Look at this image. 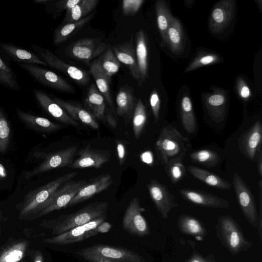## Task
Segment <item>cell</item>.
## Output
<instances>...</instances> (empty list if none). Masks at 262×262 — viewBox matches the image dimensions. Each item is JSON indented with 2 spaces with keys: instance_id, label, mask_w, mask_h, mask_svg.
Returning <instances> with one entry per match:
<instances>
[{
  "instance_id": "7c38bea8",
  "label": "cell",
  "mask_w": 262,
  "mask_h": 262,
  "mask_svg": "<svg viewBox=\"0 0 262 262\" xmlns=\"http://www.w3.org/2000/svg\"><path fill=\"white\" fill-rule=\"evenodd\" d=\"M143 210L139 199L132 198L124 213L122 224L124 229L133 235L144 236L149 234L148 225L142 214Z\"/></svg>"
},
{
  "instance_id": "ee69618b",
  "label": "cell",
  "mask_w": 262,
  "mask_h": 262,
  "mask_svg": "<svg viewBox=\"0 0 262 262\" xmlns=\"http://www.w3.org/2000/svg\"><path fill=\"white\" fill-rule=\"evenodd\" d=\"M220 60L219 57L214 54H207L196 57L186 68L184 73L192 71L199 67L215 63Z\"/></svg>"
},
{
  "instance_id": "5b68a950",
  "label": "cell",
  "mask_w": 262,
  "mask_h": 262,
  "mask_svg": "<svg viewBox=\"0 0 262 262\" xmlns=\"http://www.w3.org/2000/svg\"><path fill=\"white\" fill-rule=\"evenodd\" d=\"M86 183L87 181L84 180L67 181L27 220L38 218L68 207L73 198Z\"/></svg>"
},
{
  "instance_id": "f35d334b",
  "label": "cell",
  "mask_w": 262,
  "mask_h": 262,
  "mask_svg": "<svg viewBox=\"0 0 262 262\" xmlns=\"http://www.w3.org/2000/svg\"><path fill=\"white\" fill-rule=\"evenodd\" d=\"M0 85L14 91L21 89L16 73L1 56Z\"/></svg>"
},
{
  "instance_id": "d6986e66",
  "label": "cell",
  "mask_w": 262,
  "mask_h": 262,
  "mask_svg": "<svg viewBox=\"0 0 262 262\" xmlns=\"http://www.w3.org/2000/svg\"><path fill=\"white\" fill-rule=\"evenodd\" d=\"M113 183L111 175L102 174L93 178L78 191L68 207L72 206L86 201L93 195L104 190Z\"/></svg>"
},
{
  "instance_id": "11a10c76",
  "label": "cell",
  "mask_w": 262,
  "mask_h": 262,
  "mask_svg": "<svg viewBox=\"0 0 262 262\" xmlns=\"http://www.w3.org/2000/svg\"><path fill=\"white\" fill-rule=\"evenodd\" d=\"M33 262H43V256L40 251L36 252Z\"/></svg>"
},
{
  "instance_id": "44dd1931",
  "label": "cell",
  "mask_w": 262,
  "mask_h": 262,
  "mask_svg": "<svg viewBox=\"0 0 262 262\" xmlns=\"http://www.w3.org/2000/svg\"><path fill=\"white\" fill-rule=\"evenodd\" d=\"M112 50L120 62L126 66L129 69L133 77L137 81L140 85L142 81L140 75L135 49L130 43H121L116 45L112 47Z\"/></svg>"
},
{
  "instance_id": "816d5d0a",
  "label": "cell",
  "mask_w": 262,
  "mask_h": 262,
  "mask_svg": "<svg viewBox=\"0 0 262 262\" xmlns=\"http://www.w3.org/2000/svg\"><path fill=\"white\" fill-rule=\"evenodd\" d=\"M112 227L111 224L107 222H103L97 228L98 233H105L108 232Z\"/></svg>"
},
{
  "instance_id": "484cf974",
  "label": "cell",
  "mask_w": 262,
  "mask_h": 262,
  "mask_svg": "<svg viewBox=\"0 0 262 262\" xmlns=\"http://www.w3.org/2000/svg\"><path fill=\"white\" fill-rule=\"evenodd\" d=\"M117 114L127 122L133 115L135 105L133 91L127 86L121 88L116 98Z\"/></svg>"
},
{
  "instance_id": "6da1fadb",
  "label": "cell",
  "mask_w": 262,
  "mask_h": 262,
  "mask_svg": "<svg viewBox=\"0 0 262 262\" xmlns=\"http://www.w3.org/2000/svg\"><path fill=\"white\" fill-rule=\"evenodd\" d=\"M108 207V203L106 202L92 203L74 213L61 215L56 220L43 222L40 226L52 229V234L57 235L106 215Z\"/></svg>"
},
{
  "instance_id": "f1b7e54d",
  "label": "cell",
  "mask_w": 262,
  "mask_h": 262,
  "mask_svg": "<svg viewBox=\"0 0 262 262\" xmlns=\"http://www.w3.org/2000/svg\"><path fill=\"white\" fill-rule=\"evenodd\" d=\"M136 56L142 82L148 73V49L144 32L140 30L136 36Z\"/></svg>"
},
{
  "instance_id": "7bdbcfd3",
  "label": "cell",
  "mask_w": 262,
  "mask_h": 262,
  "mask_svg": "<svg viewBox=\"0 0 262 262\" xmlns=\"http://www.w3.org/2000/svg\"><path fill=\"white\" fill-rule=\"evenodd\" d=\"M10 127L4 112L0 107V152H5L10 144Z\"/></svg>"
},
{
  "instance_id": "836d02e7",
  "label": "cell",
  "mask_w": 262,
  "mask_h": 262,
  "mask_svg": "<svg viewBox=\"0 0 262 262\" xmlns=\"http://www.w3.org/2000/svg\"><path fill=\"white\" fill-rule=\"evenodd\" d=\"M226 102L225 96L220 93L213 94L207 98L206 105L210 117L215 122L219 123L224 120Z\"/></svg>"
},
{
  "instance_id": "ab89813d",
  "label": "cell",
  "mask_w": 262,
  "mask_h": 262,
  "mask_svg": "<svg viewBox=\"0 0 262 262\" xmlns=\"http://www.w3.org/2000/svg\"><path fill=\"white\" fill-rule=\"evenodd\" d=\"M146 108L141 99L135 105L133 115V129L136 139H138L142 133L146 122Z\"/></svg>"
},
{
  "instance_id": "f6af8a7d",
  "label": "cell",
  "mask_w": 262,
  "mask_h": 262,
  "mask_svg": "<svg viewBox=\"0 0 262 262\" xmlns=\"http://www.w3.org/2000/svg\"><path fill=\"white\" fill-rule=\"evenodd\" d=\"M144 0H124L122 3V10L124 15H134L139 11Z\"/></svg>"
},
{
  "instance_id": "7dc6e473",
  "label": "cell",
  "mask_w": 262,
  "mask_h": 262,
  "mask_svg": "<svg viewBox=\"0 0 262 262\" xmlns=\"http://www.w3.org/2000/svg\"><path fill=\"white\" fill-rule=\"evenodd\" d=\"M258 185L259 187L260 191V199H259V212L258 214V221L257 228L258 229V234L259 235L260 238L262 237V182L260 180L258 182Z\"/></svg>"
},
{
  "instance_id": "7402d4cb",
  "label": "cell",
  "mask_w": 262,
  "mask_h": 262,
  "mask_svg": "<svg viewBox=\"0 0 262 262\" xmlns=\"http://www.w3.org/2000/svg\"><path fill=\"white\" fill-rule=\"evenodd\" d=\"M262 127L257 121L244 135L242 140V147L246 156L252 160L256 158L257 153L261 148Z\"/></svg>"
},
{
  "instance_id": "83f0119b",
  "label": "cell",
  "mask_w": 262,
  "mask_h": 262,
  "mask_svg": "<svg viewBox=\"0 0 262 262\" xmlns=\"http://www.w3.org/2000/svg\"><path fill=\"white\" fill-rule=\"evenodd\" d=\"M167 43L173 53H181L184 48V38L183 28L179 19L172 17L166 33Z\"/></svg>"
},
{
  "instance_id": "ba28073f",
  "label": "cell",
  "mask_w": 262,
  "mask_h": 262,
  "mask_svg": "<svg viewBox=\"0 0 262 262\" xmlns=\"http://www.w3.org/2000/svg\"><path fill=\"white\" fill-rule=\"evenodd\" d=\"M106 219V215L97 217L81 226L73 228L62 233L45 238L46 244L65 245L81 242L97 234L96 228Z\"/></svg>"
},
{
  "instance_id": "ac0fdd59",
  "label": "cell",
  "mask_w": 262,
  "mask_h": 262,
  "mask_svg": "<svg viewBox=\"0 0 262 262\" xmlns=\"http://www.w3.org/2000/svg\"><path fill=\"white\" fill-rule=\"evenodd\" d=\"M78 158L73 161L69 167L84 168L88 167L100 168L110 159V152L108 150L93 148L86 145L78 153Z\"/></svg>"
},
{
  "instance_id": "db71d44e",
  "label": "cell",
  "mask_w": 262,
  "mask_h": 262,
  "mask_svg": "<svg viewBox=\"0 0 262 262\" xmlns=\"http://www.w3.org/2000/svg\"><path fill=\"white\" fill-rule=\"evenodd\" d=\"M142 159L143 161L148 164L151 163L153 160L152 154L150 152H145L143 154Z\"/></svg>"
},
{
  "instance_id": "8d00e7d4",
  "label": "cell",
  "mask_w": 262,
  "mask_h": 262,
  "mask_svg": "<svg viewBox=\"0 0 262 262\" xmlns=\"http://www.w3.org/2000/svg\"><path fill=\"white\" fill-rule=\"evenodd\" d=\"M178 227L184 234L204 236L206 231L201 223L196 219L187 215H181L178 220Z\"/></svg>"
},
{
  "instance_id": "52a82bcc",
  "label": "cell",
  "mask_w": 262,
  "mask_h": 262,
  "mask_svg": "<svg viewBox=\"0 0 262 262\" xmlns=\"http://www.w3.org/2000/svg\"><path fill=\"white\" fill-rule=\"evenodd\" d=\"M219 222L222 241L231 253L237 254L251 246L252 243L245 239L240 228L230 216H222Z\"/></svg>"
},
{
  "instance_id": "d4e9b609",
  "label": "cell",
  "mask_w": 262,
  "mask_h": 262,
  "mask_svg": "<svg viewBox=\"0 0 262 262\" xmlns=\"http://www.w3.org/2000/svg\"><path fill=\"white\" fill-rule=\"evenodd\" d=\"M84 108L95 119L102 120L104 118L105 100L98 90L96 85L92 84L84 101Z\"/></svg>"
},
{
  "instance_id": "4dcf8cb0",
  "label": "cell",
  "mask_w": 262,
  "mask_h": 262,
  "mask_svg": "<svg viewBox=\"0 0 262 262\" xmlns=\"http://www.w3.org/2000/svg\"><path fill=\"white\" fill-rule=\"evenodd\" d=\"M188 170L194 177L210 186L222 189H229L231 188L230 183L205 169L189 166Z\"/></svg>"
},
{
  "instance_id": "4316f807",
  "label": "cell",
  "mask_w": 262,
  "mask_h": 262,
  "mask_svg": "<svg viewBox=\"0 0 262 262\" xmlns=\"http://www.w3.org/2000/svg\"><path fill=\"white\" fill-rule=\"evenodd\" d=\"M94 15L95 13H91L78 21L61 24L54 30L53 45L57 46L66 41L90 21Z\"/></svg>"
},
{
  "instance_id": "4fadbf2b",
  "label": "cell",
  "mask_w": 262,
  "mask_h": 262,
  "mask_svg": "<svg viewBox=\"0 0 262 262\" xmlns=\"http://www.w3.org/2000/svg\"><path fill=\"white\" fill-rule=\"evenodd\" d=\"M233 184L237 200L241 208L249 223L257 227L258 213L254 197L245 182L236 173L233 176Z\"/></svg>"
},
{
  "instance_id": "1f68e13d",
  "label": "cell",
  "mask_w": 262,
  "mask_h": 262,
  "mask_svg": "<svg viewBox=\"0 0 262 262\" xmlns=\"http://www.w3.org/2000/svg\"><path fill=\"white\" fill-rule=\"evenodd\" d=\"M90 72L95 81L98 90L104 97L105 101H106L109 106L114 110V106L111 95L109 85L110 79L102 71L96 60L94 61L91 64Z\"/></svg>"
},
{
  "instance_id": "3957f363",
  "label": "cell",
  "mask_w": 262,
  "mask_h": 262,
  "mask_svg": "<svg viewBox=\"0 0 262 262\" xmlns=\"http://www.w3.org/2000/svg\"><path fill=\"white\" fill-rule=\"evenodd\" d=\"M77 254L89 262H146L134 251L106 245H96L82 249Z\"/></svg>"
},
{
  "instance_id": "681fc988",
  "label": "cell",
  "mask_w": 262,
  "mask_h": 262,
  "mask_svg": "<svg viewBox=\"0 0 262 262\" xmlns=\"http://www.w3.org/2000/svg\"><path fill=\"white\" fill-rule=\"evenodd\" d=\"M186 262H215L213 256L210 255L204 257L198 253H193Z\"/></svg>"
},
{
  "instance_id": "9f6ffc18",
  "label": "cell",
  "mask_w": 262,
  "mask_h": 262,
  "mask_svg": "<svg viewBox=\"0 0 262 262\" xmlns=\"http://www.w3.org/2000/svg\"><path fill=\"white\" fill-rule=\"evenodd\" d=\"M7 171L4 166L0 163V179H4L7 177Z\"/></svg>"
},
{
  "instance_id": "8992f818",
  "label": "cell",
  "mask_w": 262,
  "mask_h": 262,
  "mask_svg": "<svg viewBox=\"0 0 262 262\" xmlns=\"http://www.w3.org/2000/svg\"><path fill=\"white\" fill-rule=\"evenodd\" d=\"M31 48L48 66L68 76L79 85L84 86L89 83L90 77L86 71L66 63L48 49L34 43Z\"/></svg>"
},
{
  "instance_id": "9a60e30c",
  "label": "cell",
  "mask_w": 262,
  "mask_h": 262,
  "mask_svg": "<svg viewBox=\"0 0 262 262\" xmlns=\"http://www.w3.org/2000/svg\"><path fill=\"white\" fill-rule=\"evenodd\" d=\"M0 56L6 62L48 66L35 53L9 43H0Z\"/></svg>"
},
{
  "instance_id": "f907efd6",
  "label": "cell",
  "mask_w": 262,
  "mask_h": 262,
  "mask_svg": "<svg viewBox=\"0 0 262 262\" xmlns=\"http://www.w3.org/2000/svg\"><path fill=\"white\" fill-rule=\"evenodd\" d=\"M239 94L243 99H248L251 96V91L249 88L243 82H241L238 89Z\"/></svg>"
},
{
  "instance_id": "5bb4252c",
  "label": "cell",
  "mask_w": 262,
  "mask_h": 262,
  "mask_svg": "<svg viewBox=\"0 0 262 262\" xmlns=\"http://www.w3.org/2000/svg\"><path fill=\"white\" fill-rule=\"evenodd\" d=\"M151 200L163 219L167 218L171 210L178 206L168 189L157 180H151L147 185Z\"/></svg>"
},
{
  "instance_id": "74e56055",
  "label": "cell",
  "mask_w": 262,
  "mask_h": 262,
  "mask_svg": "<svg viewBox=\"0 0 262 262\" xmlns=\"http://www.w3.org/2000/svg\"><path fill=\"white\" fill-rule=\"evenodd\" d=\"M96 61L102 71L109 79L118 72L120 67V62L111 48L107 49Z\"/></svg>"
},
{
  "instance_id": "cb8c5ba5",
  "label": "cell",
  "mask_w": 262,
  "mask_h": 262,
  "mask_svg": "<svg viewBox=\"0 0 262 262\" xmlns=\"http://www.w3.org/2000/svg\"><path fill=\"white\" fill-rule=\"evenodd\" d=\"M16 114L24 124L36 131L49 133L57 132L61 128L60 125L46 118L36 116L19 109L16 110Z\"/></svg>"
},
{
  "instance_id": "f546056e",
  "label": "cell",
  "mask_w": 262,
  "mask_h": 262,
  "mask_svg": "<svg viewBox=\"0 0 262 262\" xmlns=\"http://www.w3.org/2000/svg\"><path fill=\"white\" fill-rule=\"evenodd\" d=\"M29 246L26 240H18L0 250V262H19L25 256Z\"/></svg>"
},
{
  "instance_id": "c3c4849f",
  "label": "cell",
  "mask_w": 262,
  "mask_h": 262,
  "mask_svg": "<svg viewBox=\"0 0 262 262\" xmlns=\"http://www.w3.org/2000/svg\"><path fill=\"white\" fill-rule=\"evenodd\" d=\"M116 148L119 164L122 165L125 162L126 157L125 146L121 141L117 140Z\"/></svg>"
},
{
  "instance_id": "ffe728a7",
  "label": "cell",
  "mask_w": 262,
  "mask_h": 262,
  "mask_svg": "<svg viewBox=\"0 0 262 262\" xmlns=\"http://www.w3.org/2000/svg\"><path fill=\"white\" fill-rule=\"evenodd\" d=\"M179 192L185 199L198 205L221 209L229 206L225 199L203 191L185 188L181 189Z\"/></svg>"
},
{
  "instance_id": "7a4b0ae2",
  "label": "cell",
  "mask_w": 262,
  "mask_h": 262,
  "mask_svg": "<svg viewBox=\"0 0 262 262\" xmlns=\"http://www.w3.org/2000/svg\"><path fill=\"white\" fill-rule=\"evenodd\" d=\"M77 174V172L66 173L27 193L22 201L17 205L19 218L27 220L62 184L72 180Z\"/></svg>"
},
{
  "instance_id": "d590c367",
  "label": "cell",
  "mask_w": 262,
  "mask_h": 262,
  "mask_svg": "<svg viewBox=\"0 0 262 262\" xmlns=\"http://www.w3.org/2000/svg\"><path fill=\"white\" fill-rule=\"evenodd\" d=\"M181 118L184 129L189 133H194L196 128L195 118L191 100L189 97L184 96L180 104Z\"/></svg>"
},
{
  "instance_id": "60d3db41",
  "label": "cell",
  "mask_w": 262,
  "mask_h": 262,
  "mask_svg": "<svg viewBox=\"0 0 262 262\" xmlns=\"http://www.w3.org/2000/svg\"><path fill=\"white\" fill-rule=\"evenodd\" d=\"M190 157L194 162L207 167L215 166L220 160L219 155L210 149H203L192 152Z\"/></svg>"
},
{
  "instance_id": "603a6c76",
  "label": "cell",
  "mask_w": 262,
  "mask_h": 262,
  "mask_svg": "<svg viewBox=\"0 0 262 262\" xmlns=\"http://www.w3.org/2000/svg\"><path fill=\"white\" fill-rule=\"evenodd\" d=\"M52 99L77 122L80 121L94 129L99 128V124L96 119L84 108L78 104L62 100L54 96Z\"/></svg>"
},
{
  "instance_id": "bcb514c9",
  "label": "cell",
  "mask_w": 262,
  "mask_h": 262,
  "mask_svg": "<svg viewBox=\"0 0 262 262\" xmlns=\"http://www.w3.org/2000/svg\"><path fill=\"white\" fill-rule=\"evenodd\" d=\"M149 101L155 118V122L156 123L159 119L160 108V99L156 91L154 90L151 93Z\"/></svg>"
},
{
  "instance_id": "8fae6325",
  "label": "cell",
  "mask_w": 262,
  "mask_h": 262,
  "mask_svg": "<svg viewBox=\"0 0 262 262\" xmlns=\"http://www.w3.org/2000/svg\"><path fill=\"white\" fill-rule=\"evenodd\" d=\"M77 151L75 145L46 155L43 162L38 167L25 173L27 179L43 172L56 168L70 167Z\"/></svg>"
},
{
  "instance_id": "d6a6232c",
  "label": "cell",
  "mask_w": 262,
  "mask_h": 262,
  "mask_svg": "<svg viewBox=\"0 0 262 262\" xmlns=\"http://www.w3.org/2000/svg\"><path fill=\"white\" fill-rule=\"evenodd\" d=\"M98 0H81L72 9L66 11L62 24L80 20L92 12L97 6Z\"/></svg>"
},
{
  "instance_id": "e575fe53",
  "label": "cell",
  "mask_w": 262,
  "mask_h": 262,
  "mask_svg": "<svg viewBox=\"0 0 262 262\" xmlns=\"http://www.w3.org/2000/svg\"><path fill=\"white\" fill-rule=\"evenodd\" d=\"M156 11L158 28L163 44L167 43L166 33L173 17L166 4L162 0L156 3Z\"/></svg>"
},
{
  "instance_id": "6f0895ef",
  "label": "cell",
  "mask_w": 262,
  "mask_h": 262,
  "mask_svg": "<svg viewBox=\"0 0 262 262\" xmlns=\"http://www.w3.org/2000/svg\"><path fill=\"white\" fill-rule=\"evenodd\" d=\"M2 211H0V234H1V222H2Z\"/></svg>"
},
{
  "instance_id": "2e32d148",
  "label": "cell",
  "mask_w": 262,
  "mask_h": 262,
  "mask_svg": "<svg viewBox=\"0 0 262 262\" xmlns=\"http://www.w3.org/2000/svg\"><path fill=\"white\" fill-rule=\"evenodd\" d=\"M235 10L234 1H222L217 3L212 10L210 19L209 27L214 33H220L230 24Z\"/></svg>"
},
{
  "instance_id": "f5cc1de1",
  "label": "cell",
  "mask_w": 262,
  "mask_h": 262,
  "mask_svg": "<svg viewBox=\"0 0 262 262\" xmlns=\"http://www.w3.org/2000/svg\"><path fill=\"white\" fill-rule=\"evenodd\" d=\"M257 169L259 174L260 177L262 176V149L260 148L258 151L256 158Z\"/></svg>"
},
{
  "instance_id": "9c48e42d",
  "label": "cell",
  "mask_w": 262,
  "mask_h": 262,
  "mask_svg": "<svg viewBox=\"0 0 262 262\" xmlns=\"http://www.w3.org/2000/svg\"><path fill=\"white\" fill-rule=\"evenodd\" d=\"M27 72L39 84L56 91L75 93L74 88L60 76L41 66L34 64H17Z\"/></svg>"
},
{
  "instance_id": "b9f144b4",
  "label": "cell",
  "mask_w": 262,
  "mask_h": 262,
  "mask_svg": "<svg viewBox=\"0 0 262 262\" xmlns=\"http://www.w3.org/2000/svg\"><path fill=\"white\" fill-rule=\"evenodd\" d=\"M183 158V157L174 158L166 164V171L173 183H176L185 174V167L182 162Z\"/></svg>"
},
{
  "instance_id": "e0dca14e",
  "label": "cell",
  "mask_w": 262,
  "mask_h": 262,
  "mask_svg": "<svg viewBox=\"0 0 262 262\" xmlns=\"http://www.w3.org/2000/svg\"><path fill=\"white\" fill-rule=\"evenodd\" d=\"M33 95L36 102L47 113L55 119L68 125L75 127L79 124L73 119L67 112L55 102L46 93L39 89L33 90Z\"/></svg>"
},
{
  "instance_id": "277c9868",
  "label": "cell",
  "mask_w": 262,
  "mask_h": 262,
  "mask_svg": "<svg viewBox=\"0 0 262 262\" xmlns=\"http://www.w3.org/2000/svg\"><path fill=\"white\" fill-rule=\"evenodd\" d=\"M189 147V140L171 126L162 128L156 142L157 150L165 164L172 159L183 157Z\"/></svg>"
},
{
  "instance_id": "30bf717a",
  "label": "cell",
  "mask_w": 262,
  "mask_h": 262,
  "mask_svg": "<svg viewBox=\"0 0 262 262\" xmlns=\"http://www.w3.org/2000/svg\"><path fill=\"white\" fill-rule=\"evenodd\" d=\"M106 47L100 38H84L70 45L65 52L71 58L89 65L90 61L102 53Z\"/></svg>"
}]
</instances>
